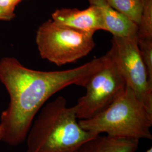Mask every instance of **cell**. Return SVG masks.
<instances>
[{"label": "cell", "instance_id": "6da1fadb", "mask_svg": "<svg viewBox=\"0 0 152 152\" xmlns=\"http://www.w3.org/2000/svg\"><path fill=\"white\" fill-rule=\"evenodd\" d=\"M105 55L73 69L39 71L26 68L13 57L0 60V82L10 102L0 117L2 141L17 146L26 141L37 114L55 94L72 85L85 87L103 65Z\"/></svg>", "mask_w": 152, "mask_h": 152}, {"label": "cell", "instance_id": "7a4b0ae2", "mask_svg": "<svg viewBox=\"0 0 152 152\" xmlns=\"http://www.w3.org/2000/svg\"><path fill=\"white\" fill-rule=\"evenodd\" d=\"M39 112L28 132L26 152H76L98 135L82 128L75 106L67 107L61 96L45 104Z\"/></svg>", "mask_w": 152, "mask_h": 152}, {"label": "cell", "instance_id": "3957f363", "mask_svg": "<svg viewBox=\"0 0 152 152\" xmlns=\"http://www.w3.org/2000/svg\"><path fill=\"white\" fill-rule=\"evenodd\" d=\"M78 122L83 129L96 135L105 133L112 137L152 139V112L127 85L107 108L90 119Z\"/></svg>", "mask_w": 152, "mask_h": 152}, {"label": "cell", "instance_id": "277c9868", "mask_svg": "<svg viewBox=\"0 0 152 152\" xmlns=\"http://www.w3.org/2000/svg\"><path fill=\"white\" fill-rule=\"evenodd\" d=\"M93 36L60 25L51 19L38 27L36 42L42 59L60 66L88 54L95 46Z\"/></svg>", "mask_w": 152, "mask_h": 152}, {"label": "cell", "instance_id": "5b68a950", "mask_svg": "<svg viewBox=\"0 0 152 152\" xmlns=\"http://www.w3.org/2000/svg\"><path fill=\"white\" fill-rule=\"evenodd\" d=\"M126 83L118 61L111 49L105 55L102 67L87 82L85 95L75 105L78 120H88L100 113L118 98Z\"/></svg>", "mask_w": 152, "mask_h": 152}, {"label": "cell", "instance_id": "8992f818", "mask_svg": "<svg viewBox=\"0 0 152 152\" xmlns=\"http://www.w3.org/2000/svg\"><path fill=\"white\" fill-rule=\"evenodd\" d=\"M138 36H113L112 47L126 85L148 110L152 112V82L150 81L138 47Z\"/></svg>", "mask_w": 152, "mask_h": 152}, {"label": "cell", "instance_id": "52a82bcc", "mask_svg": "<svg viewBox=\"0 0 152 152\" xmlns=\"http://www.w3.org/2000/svg\"><path fill=\"white\" fill-rule=\"evenodd\" d=\"M51 19L60 25L84 32L94 34L104 29L101 12L96 6L90 5L84 10L76 8L56 9L52 13Z\"/></svg>", "mask_w": 152, "mask_h": 152}, {"label": "cell", "instance_id": "ba28073f", "mask_svg": "<svg viewBox=\"0 0 152 152\" xmlns=\"http://www.w3.org/2000/svg\"><path fill=\"white\" fill-rule=\"evenodd\" d=\"M90 5L100 9L104 25V31L113 36L129 37L137 36L138 27L128 18L109 5L105 0H87Z\"/></svg>", "mask_w": 152, "mask_h": 152}, {"label": "cell", "instance_id": "9c48e42d", "mask_svg": "<svg viewBox=\"0 0 152 152\" xmlns=\"http://www.w3.org/2000/svg\"><path fill=\"white\" fill-rule=\"evenodd\" d=\"M139 140L98 136L85 142L76 152H135Z\"/></svg>", "mask_w": 152, "mask_h": 152}, {"label": "cell", "instance_id": "30bf717a", "mask_svg": "<svg viewBox=\"0 0 152 152\" xmlns=\"http://www.w3.org/2000/svg\"><path fill=\"white\" fill-rule=\"evenodd\" d=\"M109 5L139 26L142 14L141 0H105Z\"/></svg>", "mask_w": 152, "mask_h": 152}, {"label": "cell", "instance_id": "8fae6325", "mask_svg": "<svg viewBox=\"0 0 152 152\" xmlns=\"http://www.w3.org/2000/svg\"><path fill=\"white\" fill-rule=\"evenodd\" d=\"M142 14L138 26V38L152 39V0H141Z\"/></svg>", "mask_w": 152, "mask_h": 152}, {"label": "cell", "instance_id": "7c38bea8", "mask_svg": "<svg viewBox=\"0 0 152 152\" xmlns=\"http://www.w3.org/2000/svg\"><path fill=\"white\" fill-rule=\"evenodd\" d=\"M137 44L149 79L152 82V39L138 38Z\"/></svg>", "mask_w": 152, "mask_h": 152}, {"label": "cell", "instance_id": "4fadbf2b", "mask_svg": "<svg viewBox=\"0 0 152 152\" xmlns=\"http://www.w3.org/2000/svg\"><path fill=\"white\" fill-rule=\"evenodd\" d=\"M24 0H0V8L6 11L15 13L16 6Z\"/></svg>", "mask_w": 152, "mask_h": 152}, {"label": "cell", "instance_id": "5bb4252c", "mask_svg": "<svg viewBox=\"0 0 152 152\" xmlns=\"http://www.w3.org/2000/svg\"><path fill=\"white\" fill-rule=\"evenodd\" d=\"M15 17V13L5 11L0 8V21H10Z\"/></svg>", "mask_w": 152, "mask_h": 152}, {"label": "cell", "instance_id": "9a60e30c", "mask_svg": "<svg viewBox=\"0 0 152 152\" xmlns=\"http://www.w3.org/2000/svg\"><path fill=\"white\" fill-rule=\"evenodd\" d=\"M0 135H1L2 137H3V130H2V128L1 126V125H0Z\"/></svg>", "mask_w": 152, "mask_h": 152}, {"label": "cell", "instance_id": "2e32d148", "mask_svg": "<svg viewBox=\"0 0 152 152\" xmlns=\"http://www.w3.org/2000/svg\"><path fill=\"white\" fill-rule=\"evenodd\" d=\"M145 152H152V148H149L148 150H147V151Z\"/></svg>", "mask_w": 152, "mask_h": 152}, {"label": "cell", "instance_id": "e0dca14e", "mask_svg": "<svg viewBox=\"0 0 152 152\" xmlns=\"http://www.w3.org/2000/svg\"><path fill=\"white\" fill-rule=\"evenodd\" d=\"M2 137L1 135H0V141H2Z\"/></svg>", "mask_w": 152, "mask_h": 152}]
</instances>
